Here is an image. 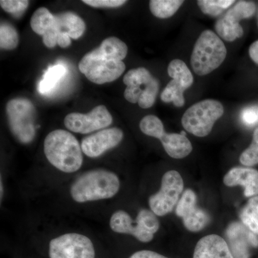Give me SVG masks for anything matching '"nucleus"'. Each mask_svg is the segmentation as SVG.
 Masks as SVG:
<instances>
[{
  "mask_svg": "<svg viewBox=\"0 0 258 258\" xmlns=\"http://www.w3.org/2000/svg\"><path fill=\"white\" fill-rule=\"evenodd\" d=\"M241 164L246 166H253L258 164V127L254 131L252 141L248 148L241 154Z\"/></svg>",
  "mask_w": 258,
  "mask_h": 258,
  "instance_id": "obj_29",
  "label": "nucleus"
},
{
  "mask_svg": "<svg viewBox=\"0 0 258 258\" xmlns=\"http://www.w3.org/2000/svg\"><path fill=\"white\" fill-rule=\"evenodd\" d=\"M55 24V15H52L47 8H40L32 15L30 26L35 33L43 36Z\"/></svg>",
  "mask_w": 258,
  "mask_h": 258,
  "instance_id": "obj_23",
  "label": "nucleus"
},
{
  "mask_svg": "<svg viewBox=\"0 0 258 258\" xmlns=\"http://www.w3.org/2000/svg\"><path fill=\"white\" fill-rule=\"evenodd\" d=\"M120 189L118 176L105 169L87 171L78 178L71 187V195L79 203L113 198Z\"/></svg>",
  "mask_w": 258,
  "mask_h": 258,
  "instance_id": "obj_2",
  "label": "nucleus"
},
{
  "mask_svg": "<svg viewBox=\"0 0 258 258\" xmlns=\"http://www.w3.org/2000/svg\"><path fill=\"white\" fill-rule=\"evenodd\" d=\"M113 122V118L106 107L98 106L87 114L71 113L66 115L64 123L66 128L75 133L87 134L106 128Z\"/></svg>",
  "mask_w": 258,
  "mask_h": 258,
  "instance_id": "obj_12",
  "label": "nucleus"
},
{
  "mask_svg": "<svg viewBox=\"0 0 258 258\" xmlns=\"http://www.w3.org/2000/svg\"><path fill=\"white\" fill-rule=\"evenodd\" d=\"M128 258H169L152 250H140L134 252Z\"/></svg>",
  "mask_w": 258,
  "mask_h": 258,
  "instance_id": "obj_34",
  "label": "nucleus"
},
{
  "mask_svg": "<svg viewBox=\"0 0 258 258\" xmlns=\"http://www.w3.org/2000/svg\"><path fill=\"white\" fill-rule=\"evenodd\" d=\"M1 8L7 13L14 15H20L26 10L29 1L26 0H1Z\"/></svg>",
  "mask_w": 258,
  "mask_h": 258,
  "instance_id": "obj_30",
  "label": "nucleus"
},
{
  "mask_svg": "<svg viewBox=\"0 0 258 258\" xmlns=\"http://www.w3.org/2000/svg\"><path fill=\"white\" fill-rule=\"evenodd\" d=\"M184 181L175 170L168 171L162 176L160 189L149 198L151 210L157 216L162 217L172 212L183 194Z\"/></svg>",
  "mask_w": 258,
  "mask_h": 258,
  "instance_id": "obj_7",
  "label": "nucleus"
},
{
  "mask_svg": "<svg viewBox=\"0 0 258 258\" xmlns=\"http://www.w3.org/2000/svg\"><path fill=\"white\" fill-rule=\"evenodd\" d=\"M184 1L181 0H152L149 2L151 13L158 18H171L175 14Z\"/></svg>",
  "mask_w": 258,
  "mask_h": 258,
  "instance_id": "obj_24",
  "label": "nucleus"
},
{
  "mask_svg": "<svg viewBox=\"0 0 258 258\" xmlns=\"http://www.w3.org/2000/svg\"><path fill=\"white\" fill-rule=\"evenodd\" d=\"M241 222L258 235V196L249 198L240 212Z\"/></svg>",
  "mask_w": 258,
  "mask_h": 258,
  "instance_id": "obj_25",
  "label": "nucleus"
},
{
  "mask_svg": "<svg viewBox=\"0 0 258 258\" xmlns=\"http://www.w3.org/2000/svg\"><path fill=\"white\" fill-rule=\"evenodd\" d=\"M83 3L96 8H115L126 3L123 0H83Z\"/></svg>",
  "mask_w": 258,
  "mask_h": 258,
  "instance_id": "obj_31",
  "label": "nucleus"
},
{
  "mask_svg": "<svg viewBox=\"0 0 258 258\" xmlns=\"http://www.w3.org/2000/svg\"><path fill=\"white\" fill-rule=\"evenodd\" d=\"M123 81L127 86L124 91L126 101L138 103L144 109L154 104L159 93V81L147 69L140 67L131 70L125 75Z\"/></svg>",
  "mask_w": 258,
  "mask_h": 258,
  "instance_id": "obj_5",
  "label": "nucleus"
},
{
  "mask_svg": "<svg viewBox=\"0 0 258 258\" xmlns=\"http://www.w3.org/2000/svg\"><path fill=\"white\" fill-rule=\"evenodd\" d=\"M249 55L252 60L258 64V40L252 43L249 47Z\"/></svg>",
  "mask_w": 258,
  "mask_h": 258,
  "instance_id": "obj_36",
  "label": "nucleus"
},
{
  "mask_svg": "<svg viewBox=\"0 0 258 258\" xmlns=\"http://www.w3.org/2000/svg\"><path fill=\"white\" fill-rule=\"evenodd\" d=\"M256 12L253 2L239 1L215 24L217 35L227 42L235 41L244 35L243 28L240 22L243 19L251 18Z\"/></svg>",
  "mask_w": 258,
  "mask_h": 258,
  "instance_id": "obj_11",
  "label": "nucleus"
},
{
  "mask_svg": "<svg viewBox=\"0 0 258 258\" xmlns=\"http://www.w3.org/2000/svg\"><path fill=\"white\" fill-rule=\"evenodd\" d=\"M19 43L18 32L11 24L2 23L0 26V47L11 50L16 48Z\"/></svg>",
  "mask_w": 258,
  "mask_h": 258,
  "instance_id": "obj_27",
  "label": "nucleus"
},
{
  "mask_svg": "<svg viewBox=\"0 0 258 258\" xmlns=\"http://www.w3.org/2000/svg\"><path fill=\"white\" fill-rule=\"evenodd\" d=\"M67 68L57 64L48 68L38 85V91L41 94H48L56 87L67 74Z\"/></svg>",
  "mask_w": 258,
  "mask_h": 258,
  "instance_id": "obj_22",
  "label": "nucleus"
},
{
  "mask_svg": "<svg viewBox=\"0 0 258 258\" xmlns=\"http://www.w3.org/2000/svg\"><path fill=\"white\" fill-rule=\"evenodd\" d=\"M6 111L8 125L15 138L25 144L32 142L36 133V110L33 103L26 98H15L8 102Z\"/></svg>",
  "mask_w": 258,
  "mask_h": 258,
  "instance_id": "obj_6",
  "label": "nucleus"
},
{
  "mask_svg": "<svg viewBox=\"0 0 258 258\" xmlns=\"http://www.w3.org/2000/svg\"><path fill=\"white\" fill-rule=\"evenodd\" d=\"M227 49L220 37L212 30H205L195 42L191 66L198 76H206L218 69L225 60Z\"/></svg>",
  "mask_w": 258,
  "mask_h": 258,
  "instance_id": "obj_3",
  "label": "nucleus"
},
{
  "mask_svg": "<svg viewBox=\"0 0 258 258\" xmlns=\"http://www.w3.org/2000/svg\"><path fill=\"white\" fill-rule=\"evenodd\" d=\"M44 152L49 162L64 173L76 172L82 166V148L67 131L57 129L50 132L44 142Z\"/></svg>",
  "mask_w": 258,
  "mask_h": 258,
  "instance_id": "obj_1",
  "label": "nucleus"
},
{
  "mask_svg": "<svg viewBox=\"0 0 258 258\" xmlns=\"http://www.w3.org/2000/svg\"><path fill=\"white\" fill-rule=\"evenodd\" d=\"M193 258H235L228 244L217 235L205 236L198 241Z\"/></svg>",
  "mask_w": 258,
  "mask_h": 258,
  "instance_id": "obj_18",
  "label": "nucleus"
},
{
  "mask_svg": "<svg viewBox=\"0 0 258 258\" xmlns=\"http://www.w3.org/2000/svg\"><path fill=\"white\" fill-rule=\"evenodd\" d=\"M198 197L192 189L185 190L176 207V214L181 217L186 230L192 232L203 230L210 223L208 212L198 208Z\"/></svg>",
  "mask_w": 258,
  "mask_h": 258,
  "instance_id": "obj_13",
  "label": "nucleus"
},
{
  "mask_svg": "<svg viewBox=\"0 0 258 258\" xmlns=\"http://www.w3.org/2000/svg\"><path fill=\"white\" fill-rule=\"evenodd\" d=\"M257 26H258V9L257 11Z\"/></svg>",
  "mask_w": 258,
  "mask_h": 258,
  "instance_id": "obj_37",
  "label": "nucleus"
},
{
  "mask_svg": "<svg viewBox=\"0 0 258 258\" xmlns=\"http://www.w3.org/2000/svg\"><path fill=\"white\" fill-rule=\"evenodd\" d=\"M58 34L59 30L57 25H56L55 20V24L53 28L50 29L42 36V42H43L44 45L48 48H53L56 45H57V40Z\"/></svg>",
  "mask_w": 258,
  "mask_h": 258,
  "instance_id": "obj_33",
  "label": "nucleus"
},
{
  "mask_svg": "<svg viewBox=\"0 0 258 258\" xmlns=\"http://www.w3.org/2000/svg\"><path fill=\"white\" fill-rule=\"evenodd\" d=\"M241 119L247 126H253L258 123V107L244 108L241 113Z\"/></svg>",
  "mask_w": 258,
  "mask_h": 258,
  "instance_id": "obj_32",
  "label": "nucleus"
},
{
  "mask_svg": "<svg viewBox=\"0 0 258 258\" xmlns=\"http://www.w3.org/2000/svg\"><path fill=\"white\" fill-rule=\"evenodd\" d=\"M235 3L233 0H200L198 5L204 14L217 17Z\"/></svg>",
  "mask_w": 258,
  "mask_h": 258,
  "instance_id": "obj_26",
  "label": "nucleus"
},
{
  "mask_svg": "<svg viewBox=\"0 0 258 258\" xmlns=\"http://www.w3.org/2000/svg\"><path fill=\"white\" fill-rule=\"evenodd\" d=\"M79 69L91 82L104 84L118 79L124 72L125 66L123 61L103 58L92 50L83 56Z\"/></svg>",
  "mask_w": 258,
  "mask_h": 258,
  "instance_id": "obj_8",
  "label": "nucleus"
},
{
  "mask_svg": "<svg viewBox=\"0 0 258 258\" xmlns=\"http://www.w3.org/2000/svg\"><path fill=\"white\" fill-rule=\"evenodd\" d=\"M50 258H95L96 251L92 241L86 236L67 233L50 241Z\"/></svg>",
  "mask_w": 258,
  "mask_h": 258,
  "instance_id": "obj_9",
  "label": "nucleus"
},
{
  "mask_svg": "<svg viewBox=\"0 0 258 258\" xmlns=\"http://www.w3.org/2000/svg\"><path fill=\"white\" fill-rule=\"evenodd\" d=\"M223 113V106L220 101L204 100L186 110L181 118V124L186 132L196 137H207Z\"/></svg>",
  "mask_w": 258,
  "mask_h": 258,
  "instance_id": "obj_4",
  "label": "nucleus"
},
{
  "mask_svg": "<svg viewBox=\"0 0 258 258\" xmlns=\"http://www.w3.org/2000/svg\"><path fill=\"white\" fill-rule=\"evenodd\" d=\"M123 138L121 129L111 128L103 129L88 136L81 142L83 154L90 158H97L109 149L117 147Z\"/></svg>",
  "mask_w": 258,
  "mask_h": 258,
  "instance_id": "obj_15",
  "label": "nucleus"
},
{
  "mask_svg": "<svg viewBox=\"0 0 258 258\" xmlns=\"http://www.w3.org/2000/svg\"><path fill=\"white\" fill-rule=\"evenodd\" d=\"M168 74L172 80L168 83L161 94V101L173 103L176 107L184 106V92L192 86L194 77L184 61L175 59L168 66Z\"/></svg>",
  "mask_w": 258,
  "mask_h": 258,
  "instance_id": "obj_10",
  "label": "nucleus"
},
{
  "mask_svg": "<svg viewBox=\"0 0 258 258\" xmlns=\"http://www.w3.org/2000/svg\"><path fill=\"white\" fill-rule=\"evenodd\" d=\"M226 237L235 258H249L250 249L258 247V237L242 222L230 223L226 230Z\"/></svg>",
  "mask_w": 258,
  "mask_h": 258,
  "instance_id": "obj_14",
  "label": "nucleus"
},
{
  "mask_svg": "<svg viewBox=\"0 0 258 258\" xmlns=\"http://www.w3.org/2000/svg\"><path fill=\"white\" fill-rule=\"evenodd\" d=\"M223 182L230 187L242 186L246 198L258 196V171L252 168H232L224 176Z\"/></svg>",
  "mask_w": 258,
  "mask_h": 258,
  "instance_id": "obj_17",
  "label": "nucleus"
},
{
  "mask_svg": "<svg viewBox=\"0 0 258 258\" xmlns=\"http://www.w3.org/2000/svg\"><path fill=\"white\" fill-rule=\"evenodd\" d=\"M139 127L144 134L156 139H159L161 134L164 132L162 122L154 115H147L142 118Z\"/></svg>",
  "mask_w": 258,
  "mask_h": 258,
  "instance_id": "obj_28",
  "label": "nucleus"
},
{
  "mask_svg": "<svg viewBox=\"0 0 258 258\" xmlns=\"http://www.w3.org/2000/svg\"><path fill=\"white\" fill-rule=\"evenodd\" d=\"M57 45L62 48L69 47L71 44V38L66 32H59L57 40Z\"/></svg>",
  "mask_w": 258,
  "mask_h": 258,
  "instance_id": "obj_35",
  "label": "nucleus"
},
{
  "mask_svg": "<svg viewBox=\"0 0 258 258\" xmlns=\"http://www.w3.org/2000/svg\"><path fill=\"white\" fill-rule=\"evenodd\" d=\"M93 50L103 58L122 61L126 57L128 47L117 37H111L105 39L100 47Z\"/></svg>",
  "mask_w": 258,
  "mask_h": 258,
  "instance_id": "obj_21",
  "label": "nucleus"
},
{
  "mask_svg": "<svg viewBox=\"0 0 258 258\" xmlns=\"http://www.w3.org/2000/svg\"><path fill=\"white\" fill-rule=\"evenodd\" d=\"M55 20L59 32H66L74 40L82 36L86 30L84 21L79 15L71 12L55 15Z\"/></svg>",
  "mask_w": 258,
  "mask_h": 258,
  "instance_id": "obj_20",
  "label": "nucleus"
},
{
  "mask_svg": "<svg viewBox=\"0 0 258 258\" xmlns=\"http://www.w3.org/2000/svg\"><path fill=\"white\" fill-rule=\"evenodd\" d=\"M110 227L113 232L133 235L142 242H149L154 235L149 232L139 218L134 220L126 212L118 210L113 213L110 220Z\"/></svg>",
  "mask_w": 258,
  "mask_h": 258,
  "instance_id": "obj_16",
  "label": "nucleus"
},
{
  "mask_svg": "<svg viewBox=\"0 0 258 258\" xmlns=\"http://www.w3.org/2000/svg\"><path fill=\"white\" fill-rule=\"evenodd\" d=\"M164 150L169 157L174 159H183L192 152V145L186 136L181 134H168L164 131L159 137Z\"/></svg>",
  "mask_w": 258,
  "mask_h": 258,
  "instance_id": "obj_19",
  "label": "nucleus"
}]
</instances>
